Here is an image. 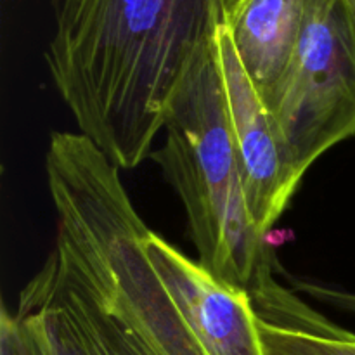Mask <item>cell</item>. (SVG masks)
Returning <instances> with one entry per match:
<instances>
[{
    "label": "cell",
    "mask_w": 355,
    "mask_h": 355,
    "mask_svg": "<svg viewBox=\"0 0 355 355\" xmlns=\"http://www.w3.org/2000/svg\"><path fill=\"white\" fill-rule=\"evenodd\" d=\"M0 355H49L33 322L3 305L0 314Z\"/></svg>",
    "instance_id": "cell-9"
},
{
    "label": "cell",
    "mask_w": 355,
    "mask_h": 355,
    "mask_svg": "<svg viewBox=\"0 0 355 355\" xmlns=\"http://www.w3.org/2000/svg\"><path fill=\"white\" fill-rule=\"evenodd\" d=\"M64 2H66V0H52V6H54V9H55V7L62 6Z\"/></svg>",
    "instance_id": "cell-11"
},
{
    "label": "cell",
    "mask_w": 355,
    "mask_h": 355,
    "mask_svg": "<svg viewBox=\"0 0 355 355\" xmlns=\"http://www.w3.org/2000/svg\"><path fill=\"white\" fill-rule=\"evenodd\" d=\"M274 263L250 288L263 355H355V335L274 277Z\"/></svg>",
    "instance_id": "cell-6"
},
{
    "label": "cell",
    "mask_w": 355,
    "mask_h": 355,
    "mask_svg": "<svg viewBox=\"0 0 355 355\" xmlns=\"http://www.w3.org/2000/svg\"><path fill=\"white\" fill-rule=\"evenodd\" d=\"M17 314L26 315L40 333L49 355H163L146 350L96 345L87 338L75 315L30 281L19 295Z\"/></svg>",
    "instance_id": "cell-8"
},
{
    "label": "cell",
    "mask_w": 355,
    "mask_h": 355,
    "mask_svg": "<svg viewBox=\"0 0 355 355\" xmlns=\"http://www.w3.org/2000/svg\"><path fill=\"white\" fill-rule=\"evenodd\" d=\"M347 3H349L350 9H352V12H354V16H355V0H347Z\"/></svg>",
    "instance_id": "cell-12"
},
{
    "label": "cell",
    "mask_w": 355,
    "mask_h": 355,
    "mask_svg": "<svg viewBox=\"0 0 355 355\" xmlns=\"http://www.w3.org/2000/svg\"><path fill=\"white\" fill-rule=\"evenodd\" d=\"M227 2H229V7H231V9H232V6H234V3H236V0H227Z\"/></svg>",
    "instance_id": "cell-13"
},
{
    "label": "cell",
    "mask_w": 355,
    "mask_h": 355,
    "mask_svg": "<svg viewBox=\"0 0 355 355\" xmlns=\"http://www.w3.org/2000/svg\"><path fill=\"white\" fill-rule=\"evenodd\" d=\"M163 132L165 141L149 159L158 163L186 208L198 262L218 279L250 291L272 266V255L246 203L215 44L177 92Z\"/></svg>",
    "instance_id": "cell-2"
},
{
    "label": "cell",
    "mask_w": 355,
    "mask_h": 355,
    "mask_svg": "<svg viewBox=\"0 0 355 355\" xmlns=\"http://www.w3.org/2000/svg\"><path fill=\"white\" fill-rule=\"evenodd\" d=\"M290 283L293 284V290L297 293H305L312 300L324 302L338 311L355 314V290H345V288L331 286L319 281L297 279V277H290Z\"/></svg>",
    "instance_id": "cell-10"
},
{
    "label": "cell",
    "mask_w": 355,
    "mask_h": 355,
    "mask_svg": "<svg viewBox=\"0 0 355 355\" xmlns=\"http://www.w3.org/2000/svg\"><path fill=\"white\" fill-rule=\"evenodd\" d=\"M144 245L156 274L205 354L263 355L248 290L218 279L156 232H148Z\"/></svg>",
    "instance_id": "cell-5"
},
{
    "label": "cell",
    "mask_w": 355,
    "mask_h": 355,
    "mask_svg": "<svg viewBox=\"0 0 355 355\" xmlns=\"http://www.w3.org/2000/svg\"><path fill=\"white\" fill-rule=\"evenodd\" d=\"M300 177L355 135V16L347 0H307L297 49L266 99Z\"/></svg>",
    "instance_id": "cell-3"
},
{
    "label": "cell",
    "mask_w": 355,
    "mask_h": 355,
    "mask_svg": "<svg viewBox=\"0 0 355 355\" xmlns=\"http://www.w3.org/2000/svg\"><path fill=\"white\" fill-rule=\"evenodd\" d=\"M307 0H236L229 10V35L236 54L263 103L297 49Z\"/></svg>",
    "instance_id": "cell-7"
},
{
    "label": "cell",
    "mask_w": 355,
    "mask_h": 355,
    "mask_svg": "<svg viewBox=\"0 0 355 355\" xmlns=\"http://www.w3.org/2000/svg\"><path fill=\"white\" fill-rule=\"evenodd\" d=\"M227 0H66L45 61L80 134L120 170L148 159Z\"/></svg>",
    "instance_id": "cell-1"
},
{
    "label": "cell",
    "mask_w": 355,
    "mask_h": 355,
    "mask_svg": "<svg viewBox=\"0 0 355 355\" xmlns=\"http://www.w3.org/2000/svg\"><path fill=\"white\" fill-rule=\"evenodd\" d=\"M215 49L246 203L257 231L267 236L290 205L302 177L291 165L269 107L246 75L225 24L218 28Z\"/></svg>",
    "instance_id": "cell-4"
}]
</instances>
